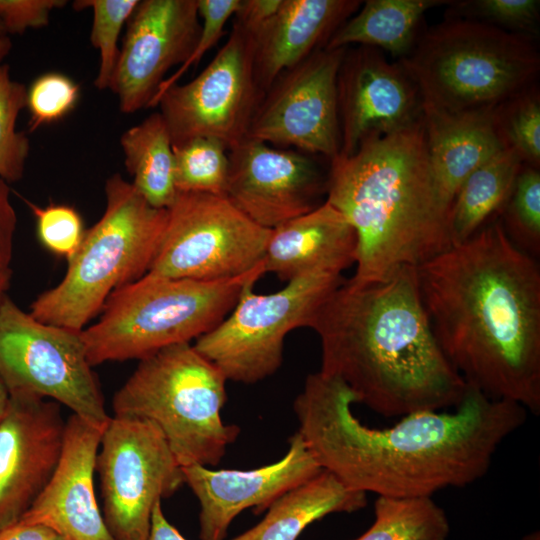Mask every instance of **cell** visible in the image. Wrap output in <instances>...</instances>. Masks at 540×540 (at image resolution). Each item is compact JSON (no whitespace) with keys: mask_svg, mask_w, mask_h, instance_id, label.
Wrapping results in <instances>:
<instances>
[{"mask_svg":"<svg viewBox=\"0 0 540 540\" xmlns=\"http://www.w3.org/2000/svg\"><path fill=\"white\" fill-rule=\"evenodd\" d=\"M353 403L339 378L309 374L293 404L298 432L319 466L346 487L395 498L432 497L478 481L528 414L469 385L452 412H415L383 429L361 423Z\"/></svg>","mask_w":540,"mask_h":540,"instance_id":"obj_1","label":"cell"},{"mask_svg":"<svg viewBox=\"0 0 540 540\" xmlns=\"http://www.w3.org/2000/svg\"><path fill=\"white\" fill-rule=\"evenodd\" d=\"M435 339L465 383L540 412V267L500 219L416 266Z\"/></svg>","mask_w":540,"mask_h":540,"instance_id":"obj_2","label":"cell"},{"mask_svg":"<svg viewBox=\"0 0 540 540\" xmlns=\"http://www.w3.org/2000/svg\"><path fill=\"white\" fill-rule=\"evenodd\" d=\"M309 328L320 339V372L384 417L455 408L465 395L467 384L433 334L414 266L383 282L344 279Z\"/></svg>","mask_w":540,"mask_h":540,"instance_id":"obj_3","label":"cell"},{"mask_svg":"<svg viewBox=\"0 0 540 540\" xmlns=\"http://www.w3.org/2000/svg\"><path fill=\"white\" fill-rule=\"evenodd\" d=\"M354 228L359 283L383 282L451 247L449 210L438 193L423 117L364 139L350 156L330 161L326 200Z\"/></svg>","mask_w":540,"mask_h":540,"instance_id":"obj_4","label":"cell"},{"mask_svg":"<svg viewBox=\"0 0 540 540\" xmlns=\"http://www.w3.org/2000/svg\"><path fill=\"white\" fill-rule=\"evenodd\" d=\"M416 85L424 110H491L535 85V39L465 18H449L419 36L398 60Z\"/></svg>","mask_w":540,"mask_h":540,"instance_id":"obj_5","label":"cell"},{"mask_svg":"<svg viewBox=\"0 0 540 540\" xmlns=\"http://www.w3.org/2000/svg\"><path fill=\"white\" fill-rule=\"evenodd\" d=\"M104 190V213L85 231L63 279L31 304L30 314L41 322L82 331L114 291L148 272L167 209L151 206L119 173Z\"/></svg>","mask_w":540,"mask_h":540,"instance_id":"obj_6","label":"cell"},{"mask_svg":"<svg viewBox=\"0 0 540 540\" xmlns=\"http://www.w3.org/2000/svg\"><path fill=\"white\" fill-rule=\"evenodd\" d=\"M265 273L264 262L246 274L219 281L146 273L114 291L99 320L81 331L90 365L141 360L165 347L196 340L229 314L248 282Z\"/></svg>","mask_w":540,"mask_h":540,"instance_id":"obj_7","label":"cell"},{"mask_svg":"<svg viewBox=\"0 0 540 540\" xmlns=\"http://www.w3.org/2000/svg\"><path fill=\"white\" fill-rule=\"evenodd\" d=\"M226 381L193 344L168 346L140 360L113 397V415L153 422L182 467L215 466L240 433L221 417Z\"/></svg>","mask_w":540,"mask_h":540,"instance_id":"obj_8","label":"cell"},{"mask_svg":"<svg viewBox=\"0 0 540 540\" xmlns=\"http://www.w3.org/2000/svg\"><path fill=\"white\" fill-rule=\"evenodd\" d=\"M343 280L341 274L313 272L269 294L256 293L257 281L252 280L229 314L193 345L227 380L244 384L264 380L280 368L288 333L309 327L320 305Z\"/></svg>","mask_w":540,"mask_h":540,"instance_id":"obj_9","label":"cell"},{"mask_svg":"<svg viewBox=\"0 0 540 540\" xmlns=\"http://www.w3.org/2000/svg\"><path fill=\"white\" fill-rule=\"evenodd\" d=\"M0 377L10 395L52 400L98 428L110 419L81 331L41 322L7 296L0 302Z\"/></svg>","mask_w":540,"mask_h":540,"instance_id":"obj_10","label":"cell"},{"mask_svg":"<svg viewBox=\"0 0 540 540\" xmlns=\"http://www.w3.org/2000/svg\"><path fill=\"white\" fill-rule=\"evenodd\" d=\"M148 272L172 278L219 281L246 274L263 262L271 229L226 195L178 192Z\"/></svg>","mask_w":540,"mask_h":540,"instance_id":"obj_11","label":"cell"},{"mask_svg":"<svg viewBox=\"0 0 540 540\" xmlns=\"http://www.w3.org/2000/svg\"><path fill=\"white\" fill-rule=\"evenodd\" d=\"M95 470L102 514L115 540H148L155 505L185 483L182 466L161 430L140 417L110 416Z\"/></svg>","mask_w":540,"mask_h":540,"instance_id":"obj_12","label":"cell"},{"mask_svg":"<svg viewBox=\"0 0 540 540\" xmlns=\"http://www.w3.org/2000/svg\"><path fill=\"white\" fill-rule=\"evenodd\" d=\"M264 94L254 76L252 37L233 23L206 68L191 81L168 88L156 106L172 145L209 137L229 152L247 138Z\"/></svg>","mask_w":540,"mask_h":540,"instance_id":"obj_13","label":"cell"},{"mask_svg":"<svg viewBox=\"0 0 540 540\" xmlns=\"http://www.w3.org/2000/svg\"><path fill=\"white\" fill-rule=\"evenodd\" d=\"M345 48L320 49L282 72L264 94L247 138L332 161L340 153L337 77Z\"/></svg>","mask_w":540,"mask_h":540,"instance_id":"obj_14","label":"cell"},{"mask_svg":"<svg viewBox=\"0 0 540 540\" xmlns=\"http://www.w3.org/2000/svg\"><path fill=\"white\" fill-rule=\"evenodd\" d=\"M199 20L197 0L139 1L128 20L110 87L121 112L150 107L166 73L190 56L199 38Z\"/></svg>","mask_w":540,"mask_h":540,"instance_id":"obj_15","label":"cell"},{"mask_svg":"<svg viewBox=\"0 0 540 540\" xmlns=\"http://www.w3.org/2000/svg\"><path fill=\"white\" fill-rule=\"evenodd\" d=\"M228 155L226 197L256 224L273 229L322 204L328 173L314 158L248 138Z\"/></svg>","mask_w":540,"mask_h":540,"instance_id":"obj_16","label":"cell"},{"mask_svg":"<svg viewBox=\"0 0 540 540\" xmlns=\"http://www.w3.org/2000/svg\"><path fill=\"white\" fill-rule=\"evenodd\" d=\"M339 155H352L371 135L409 127L423 117L419 91L399 62L378 49L346 50L337 77Z\"/></svg>","mask_w":540,"mask_h":540,"instance_id":"obj_17","label":"cell"},{"mask_svg":"<svg viewBox=\"0 0 540 540\" xmlns=\"http://www.w3.org/2000/svg\"><path fill=\"white\" fill-rule=\"evenodd\" d=\"M66 422L54 401L10 395L0 422V528L28 510L60 460Z\"/></svg>","mask_w":540,"mask_h":540,"instance_id":"obj_18","label":"cell"},{"mask_svg":"<svg viewBox=\"0 0 540 540\" xmlns=\"http://www.w3.org/2000/svg\"><path fill=\"white\" fill-rule=\"evenodd\" d=\"M184 481L200 503L201 540H223L242 511L260 514L280 496L307 481L322 468L297 431L287 453L277 462L252 470H212L192 464L182 467Z\"/></svg>","mask_w":540,"mask_h":540,"instance_id":"obj_19","label":"cell"},{"mask_svg":"<svg viewBox=\"0 0 540 540\" xmlns=\"http://www.w3.org/2000/svg\"><path fill=\"white\" fill-rule=\"evenodd\" d=\"M103 429L74 414L69 417L58 465L21 520L45 525L65 540H115L100 511L94 487Z\"/></svg>","mask_w":540,"mask_h":540,"instance_id":"obj_20","label":"cell"},{"mask_svg":"<svg viewBox=\"0 0 540 540\" xmlns=\"http://www.w3.org/2000/svg\"><path fill=\"white\" fill-rule=\"evenodd\" d=\"M357 0H282L253 35L256 82L266 93L284 71L326 47L334 32L361 6Z\"/></svg>","mask_w":540,"mask_h":540,"instance_id":"obj_21","label":"cell"},{"mask_svg":"<svg viewBox=\"0 0 540 540\" xmlns=\"http://www.w3.org/2000/svg\"><path fill=\"white\" fill-rule=\"evenodd\" d=\"M357 236L346 218L324 201L273 229L264 254L265 272L288 282L313 272L341 274L356 262Z\"/></svg>","mask_w":540,"mask_h":540,"instance_id":"obj_22","label":"cell"},{"mask_svg":"<svg viewBox=\"0 0 540 540\" xmlns=\"http://www.w3.org/2000/svg\"><path fill=\"white\" fill-rule=\"evenodd\" d=\"M494 109L463 113L423 109L430 166L449 212L465 179L505 148L495 125Z\"/></svg>","mask_w":540,"mask_h":540,"instance_id":"obj_23","label":"cell"},{"mask_svg":"<svg viewBox=\"0 0 540 540\" xmlns=\"http://www.w3.org/2000/svg\"><path fill=\"white\" fill-rule=\"evenodd\" d=\"M366 495L322 469L280 496L258 524L232 540H297L310 524L329 514L363 509Z\"/></svg>","mask_w":540,"mask_h":540,"instance_id":"obj_24","label":"cell"},{"mask_svg":"<svg viewBox=\"0 0 540 540\" xmlns=\"http://www.w3.org/2000/svg\"><path fill=\"white\" fill-rule=\"evenodd\" d=\"M447 0H368L331 36L326 49L350 44L389 52L399 59L407 56L419 38L425 13Z\"/></svg>","mask_w":540,"mask_h":540,"instance_id":"obj_25","label":"cell"},{"mask_svg":"<svg viewBox=\"0 0 540 540\" xmlns=\"http://www.w3.org/2000/svg\"><path fill=\"white\" fill-rule=\"evenodd\" d=\"M522 165L513 150L504 148L465 179L449 212L451 246L465 242L501 213Z\"/></svg>","mask_w":540,"mask_h":540,"instance_id":"obj_26","label":"cell"},{"mask_svg":"<svg viewBox=\"0 0 540 540\" xmlns=\"http://www.w3.org/2000/svg\"><path fill=\"white\" fill-rule=\"evenodd\" d=\"M120 145L132 185L151 206L168 209L178 191L172 141L160 112L126 130Z\"/></svg>","mask_w":540,"mask_h":540,"instance_id":"obj_27","label":"cell"},{"mask_svg":"<svg viewBox=\"0 0 540 540\" xmlns=\"http://www.w3.org/2000/svg\"><path fill=\"white\" fill-rule=\"evenodd\" d=\"M450 522L432 497L377 496L374 522L352 540H447Z\"/></svg>","mask_w":540,"mask_h":540,"instance_id":"obj_28","label":"cell"},{"mask_svg":"<svg viewBox=\"0 0 540 540\" xmlns=\"http://www.w3.org/2000/svg\"><path fill=\"white\" fill-rule=\"evenodd\" d=\"M178 192L226 195L229 155L222 142L197 137L172 145Z\"/></svg>","mask_w":540,"mask_h":540,"instance_id":"obj_29","label":"cell"},{"mask_svg":"<svg viewBox=\"0 0 540 540\" xmlns=\"http://www.w3.org/2000/svg\"><path fill=\"white\" fill-rule=\"evenodd\" d=\"M498 134L524 165H540V97L533 85L494 109Z\"/></svg>","mask_w":540,"mask_h":540,"instance_id":"obj_30","label":"cell"},{"mask_svg":"<svg viewBox=\"0 0 540 540\" xmlns=\"http://www.w3.org/2000/svg\"><path fill=\"white\" fill-rule=\"evenodd\" d=\"M500 222L510 241L536 258L540 254V173L522 165L501 211Z\"/></svg>","mask_w":540,"mask_h":540,"instance_id":"obj_31","label":"cell"},{"mask_svg":"<svg viewBox=\"0 0 540 540\" xmlns=\"http://www.w3.org/2000/svg\"><path fill=\"white\" fill-rule=\"evenodd\" d=\"M26 97V86L11 78L7 64H0V178L7 183L22 178L29 156V139L16 129Z\"/></svg>","mask_w":540,"mask_h":540,"instance_id":"obj_32","label":"cell"},{"mask_svg":"<svg viewBox=\"0 0 540 540\" xmlns=\"http://www.w3.org/2000/svg\"><path fill=\"white\" fill-rule=\"evenodd\" d=\"M138 4L139 0H79L73 3L77 10L91 8L93 11L90 40L99 53V68L94 80L98 90L111 87L120 54L118 39L124 23Z\"/></svg>","mask_w":540,"mask_h":540,"instance_id":"obj_33","label":"cell"},{"mask_svg":"<svg viewBox=\"0 0 540 540\" xmlns=\"http://www.w3.org/2000/svg\"><path fill=\"white\" fill-rule=\"evenodd\" d=\"M449 5V18L476 20L534 39L538 35V0H465L451 1Z\"/></svg>","mask_w":540,"mask_h":540,"instance_id":"obj_34","label":"cell"},{"mask_svg":"<svg viewBox=\"0 0 540 540\" xmlns=\"http://www.w3.org/2000/svg\"><path fill=\"white\" fill-rule=\"evenodd\" d=\"M79 93L78 84L64 74L51 72L37 77L26 97L31 130L66 116L77 104Z\"/></svg>","mask_w":540,"mask_h":540,"instance_id":"obj_35","label":"cell"},{"mask_svg":"<svg viewBox=\"0 0 540 540\" xmlns=\"http://www.w3.org/2000/svg\"><path fill=\"white\" fill-rule=\"evenodd\" d=\"M23 200L35 217L41 243L51 252L69 260L79 248L85 233L79 213L69 205L49 204L40 207L27 199Z\"/></svg>","mask_w":540,"mask_h":540,"instance_id":"obj_36","label":"cell"},{"mask_svg":"<svg viewBox=\"0 0 540 540\" xmlns=\"http://www.w3.org/2000/svg\"><path fill=\"white\" fill-rule=\"evenodd\" d=\"M240 0H197L199 16L202 19L198 41L187 60L159 86L150 107H156L158 99L180 78L197 65L202 57L212 49L224 34V28L230 17L234 16Z\"/></svg>","mask_w":540,"mask_h":540,"instance_id":"obj_37","label":"cell"},{"mask_svg":"<svg viewBox=\"0 0 540 540\" xmlns=\"http://www.w3.org/2000/svg\"><path fill=\"white\" fill-rule=\"evenodd\" d=\"M65 0H0V22L9 35L48 25L50 14Z\"/></svg>","mask_w":540,"mask_h":540,"instance_id":"obj_38","label":"cell"},{"mask_svg":"<svg viewBox=\"0 0 540 540\" xmlns=\"http://www.w3.org/2000/svg\"><path fill=\"white\" fill-rule=\"evenodd\" d=\"M16 224L17 216L10 201V188L0 178V270L10 268Z\"/></svg>","mask_w":540,"mask_h":540,"instance_id":"obj_39","label":"cell"},{"mask_svg":"<svg viewBox=\"0 0 540 540\" xmlns=\"http://www.w3.org/2000/svg\"><path fill=\"white\" fill-rule=\"evenodd\" d=\"M281 1L240 0L233 23L253 36L275 14Z\"/></svg>","mask_w":540,"mask_h":540,"instance_id":"obj_40","label":"cell"},{"mask_svg":"<svg viewBox=\"0 0 540 540\" xmlns=\"http://www.w3.org/2000/svg\"><path fill=\"white\" fill-rule=\"evenodd\" d=\"M0 540H65L53 529L21 519L0 528Z\"/></svg>","mask_w":540,"mask_h":540,"instance_id":"obj_41","label":"cell"},{"mask_svg":"<svg viewBox=\"0 0 540 540\" xmlns=\"http://www.w3.org/2000/svg\"><path fill=\"white\" fill-rule=\"evenodd\" d=\"M148 540H187L165 517L161 501L152 513L151 529Z\"/></svg>","mask_w":540,"mask_h":540,"instance_id":"obj_42","label":"cell"},{"mask_svg":"<svg viewBox=\"0 0 540 540\" xmlns=\"http://www.w3.org/2000/svg\"><path fill=\"white\" fill-rule=\"evenodd\" d=\"M12 49V41L10 35L6 32L0 22V64L7 57Z\"/></svg>","mask_w":540,"mask_h":540,"instance_id":"obj_43","label":"cell"},{"mask_svg":"<svg viewBox=\"0 0 540 540\" xmlns=\"http://www.w3.org/2000/svg\"><path fill=\"white\" fill-rule=\"evenodd\" d=\"M10 402V393L0 377V422L4 418Z\"/></svg>","mask_w":540,"mask_h":540,"instance_id":"obj_44","label":"cell"},{"mask_svg":"<svg viewBox=\"0 0 540 540\" xmlns=\"http://www.w3.org/2000/svg\"><path fill=\"white\" fill-rule=\"evenodd\" d=\"M11 274L12 272L10 268L0 270V302L5 296L4 293L10 285Z\"/></svg>","mask_w":540,"mask_h":540,"instance_id":"obj_45","label":"cell"},{"mask_svg":"<svg viewBox=\"0 0 540 540\" xmlns=\"http://www.w3.org/2000/svg\"><path fill=\"white\" fill-rule=\"evenodd\" d=\"M526 540H540L539 534H533L526 538Z\"/></svg>","mask_w":540,"mask_h":540,"instance_id":"obj_46","label":"cell"}]
</instances>
